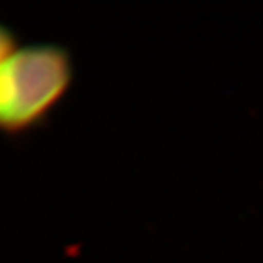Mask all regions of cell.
I'll return each mask as SVG.
<instances>
[{
  "label": "cell",
  "instance_id": "obj_2",
  "mask_svg": "<svg viewBox=\"0 0 263 263\" xmlns=\"http://www.w3.org/2000/svg\"><path fill=\"white\" fill-rule=\"evenodd\" d=\"M16 50V40L6 25L0 24V62H3Z\"/></svg>",
  "mask_w": 263,
  "mask_h": 263
},
{
  "label": "cell",
  "instance_id": "obj_1",
  "mask_svg": "<svg viewBox=\"0 0 263 263\" xmlns=\"http://www.w3.org/2000/svg\"><path fill=\"white\" fill-rule=\"evenodd\" d=\"M73 78L67 50L54 44L16 48L0 62V130H28L67 92Z\"/></svg>",
  "mask_w": 263,
  "mask_h": 263
}]
</instances>
